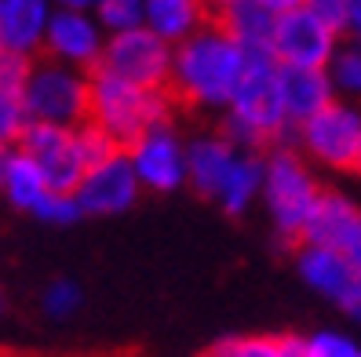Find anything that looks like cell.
I'll return each instance as SVG.
<instances>
[{
  "label": "cell",
  "instance_id": "1",
  "mask_svg": "<svg viewBox=\"0 0 361 357\" xmlns=\"http://www.w3.org/2000/svg\"><path fill=\"white\" fill-rule=\"evenodd\" d=\"M248 66V51L219 18L176 44L168 95L186 110H226Z\"/></svg>",
  "mask_w": 361,
  "mask_h": 357
},
{
  "label": "cell",
  "instance_id": "2",
  "mask_svg": "<svg viewBox=\"0 0 361 357\" xmlns=\"http://www.w3.org/2000/svg\"><path fill=\"white\" fill-rule=\"evenodd\" d=\"M292 128L281 99V62L270 51L248 55L245 77L226 106L223 135L233 139L241 150L252 146H278V139Z\"/></svg>",
  "mask_w": 361,
  "mask_h": 357
},
{
  "label": "cell",
  "instance_id": "3",
  "mask_svg": "<svg viewBox=\"0 0 361 357\" xmlns=\"http://www.w3.org/2000/svg\"><path fill=\"white\" fill-rule=\"evenodd\" d=\"M172 106H176V99L168 95V88H142V84H132L106 70H92L88 124L102 128L124 150L142 132H150L154 124L172 117Z\"/></svg>",
  "mask_w": 361,
  "mask_h": 357
},
{
  "label": "cell",
  "instance_id": "4",
  "mask_svg": "<svg viewBox=\"0 0 361 357\" xmlns=\"http://www.w3.org/2000/svg\"><path fill=\"white\" fill-rule=\"evenodd\" d=\"M322 194L325 190L317 186L310 164L300 150L270 146V154L263 157V201L281 241H303V230Z\"/></svg>",
  "mask_w": 361,
  "mask_h": 357
},
{
  "label": "cell",
  "instance_id": "5",
  "mask_svg": "<svg viewBox=\"0 0 361 357\" xmlns=\"http://www.w3.org/2000/svg\"><path fill=\"white\" fill-rule=\"evenodd\" d=\"M23 99H26L30 120L80 128V124H88V110H92V73L48 55L33 58Z\"/></svg>",
  "mask_w": 361,
  "mask_h": 357
},
{
  "label": "cell",
  "instance_id": "6",
  "mask_svg": "<svg viewBox=\"0 0 361 357\" xmlns=\"http://www.w3.org/2000/svg\"><path fill=\"white\" fill-rule=\"evenodd\" d=\"M300 154L332 172H361V110L354 102H329L295 128Z\"/></svg>",
  "mask_w": 361,
  "mask_h": 357
},
{
  "label": "cell",
  "instance_id": "7",
  "mask_svg": "<svg viewBox=\"0 0 361 357\" xmlns=\"http://www.w3.org/2000/svg\"><path fill=\"white\" fill-rule=\"evenodd\" d=\"M172 58H176V44H168L150 26H135V30L106 37V48H102V58L95 70L142 84V88H168Z\"/></svg>",
  "mask_w": 361,
  "mask_h": 357
},
{
  "label": "cell",
  "instance_id": "8",
  "mask_svg": "<svg viewBox=\"0 0 361 357\" xmlns=\"http://www.w3.org/2000/svg\"><path fill=\"white\" fill-rule=\"evenodd\" d=\"M23 150L40 172H44L51 190H62V194H73L84 172H88V161H84V150H80V135L77 128H62V124H30L23 142Z\"/></svg>",
  "mask_w": 361,
  "mask_h": 357
},
{
  "label": "cell",
  "instance_id": "9",
  "mask_svg": "<svg viewBox=\"0 0 361 357\" xmlns=\"http://www.w3.org/2000/svg\"><path fill=\"white\" fill-rule=\"evenodd\" d=\"M295 270H300L307 288H314L317 296H325L350 321L361 325V274L350 266L347 251L329 248V244H300Z\"/></svg>",
  "mask_w": 361,
  "mask_h": 357
},
{
  "label": "cell",
  "instance_id": "10",
  "mask_svg": "<svg viewBox=\"0 0 361 357\" xmlns=\"http://www.w3.org/2000/svg\"><path fill=\"white\" fill-rule=\"evenodd\" d=\"M336 48H339V33L332 26H325L307 4L278 15V26H274V58L281 66L329 70Z\"/></svg>",
  "mask_w": 361,
  "mask_h": 357
},
{
  "label": "cell",
  "instance_id": "11",
  "mask_svg": "<svg viewBox=\"0 0 361 357\" xmlns=\"http://www.w3.org/2000/svg\"><path fill=\"white\" fill-rule=\"evenodd\" d=\"M139 194H142V182L135 175L128 150H117L106 161L92 164L73 190L84 215H121L139 201Z\"/></svg>",
  "mask_w": 361,
  "mask_h": 357
},
{
  "label": "cell",
  "instance_id": "12",
  "mask_svg": "<svg viewBox=\"0 0 361 357\" xmlns=\"http://www.w3.org/2000/svg\"><path fill=\"white\" fill-rule=\"evenodd\" d=\"M128 157L135 164V175L142 182V190L172 194L186 182V146L176 135L172 120H161L150 132H142L128 146Z\"/></svg>",
  "mask_w": 361,
  "mask_h": 357
},
{
  "label": "cell",
  "instance_id": "13",
  "mask_svg": "<svg viewBox=\"0 0 361 357\" xmlns=\"http://www.w3.org/2000/svg\"><path fill=\"white\" fill-rule=\"evenodd\" d=\"M106 33L102 23L95 18V11H84V8H55L48 33H44V51L48 58H59L66 66L77 70H95L102 48H106Z\"/></svg>",
  "mask_w": 361,
  "mask_h": 357
},
{
  "label": "cell",
  "instance_id": "14",
  "mask_svg": "<svg viewBox=\"0 0 361 357\" xmlns=\"http://www.w3.org/2000/svg\"><path fill=\"white\" fill-rule=\"evenodd\" d=\"M238 157H241V146L233 139H226L223 132L219 135H197L186 146V182L201 197L216 201L226 175H230V168L238 164Z\"/></svg>",
  "mask_w": 361,
  "mask_h": 357
},
{
  "label": "cell",
  "instance_id": "15",
  "mask_svg": "<svg viewBox=\"0 0 361 357\" xmlns=\"http://www.w3.org/2000/svg\"><path fill=\"white\" fill-rule=\"evenodd\" d=\"M281 99H285L288 124L300 128L303 120H310L314 113H322L329 102H336V84H332L329 70L281 66Z\"/></svg>",
  "mask_w": 361,
  "mask_h": 357
},
{
  "label": "cell",
  "instance_id": "16",
  "mask_svg": "<svg viewBox=\"0 0 361 357\" xmlns=\"http://www.w3.org/2000/svg\"><path fill=\"white\" fill-rule=\"evenodd\" d=\"M361 230V204H354L347 194L325 190L317 208L310 212V223L303 230V244H329L343 251L354 234Z\"/></svg>",
  "mask_w": 361,
  "mask_h": 357
},
{
  "label": "cell",
  "instance_id": "17",
  "mask_svg": "<svg viewBox=\"0 0 361 357\" xmlns=\"http://www.w3.org/2000/svg\"><path fill=\"white\" fill-rule=\"evenodd\" d=\"M55 0H4L0 4V33H4V48L37 55L44 48V33L55 15Z\"/></svg>",
  "mask_w": 361,
  "mask_h": 357
},
{
  "label": "cell",
  "instance_id": "18",
  "mask_svg": "<svg viewBox=\"0 0 361 357\" xmlns=\"http://www.w3.org/2000/svg\"><path fill=\"white\" fill-rule=\"evenodd\" d=\"M216 18L241 40V48L248 55H263V51L274 55V26H278V11L267 8L263 0H238V4H230Z\"/></svg>",
  "mask_w": 361,
  "mask_h": 357
},
{
  "label": "cell",
  "instance_id": "19",
  "mask_svg": "<svg viewBox=\"0 0 361 357\" xmlns=\"http://www.w3.org/2000/svg\"><path fill=\"white\" fill-rule=\"evenodd\" d=\"M204 23H212V11L204 0H146V26L168 44H183Z\"/></svg>",
  "mask_w": 361,
  "mask_h": 357
},
{
  "label": "cell",
  "instance_id": "20",
  "mask_svg": "<svg viewBox=\"0 0 361 357\" xmlns=\"http://www.w3.org/2000/svg\"><path fill=\"white\" fill-rule=\"evenodd\" d=\"M0 194L8 197L11 208L33 215L37 208H40V201L51 194V186H48L44 172H40V168L15 146L11 157H8V172H4V182H0Z\"/></svg>",
  "mask_w": 361,
  "mask_h": 357
},
{
  "label": "cell",
  "instance_id": "21",
  "mask_svg": "<svg viewBox=\"0 0 361 357\" xmlns=\"http://www.w3.org/2000/svg\"><path fill=\"white\" fill-rule=\"evenodd\" d=\"M259 194H263V161L252 157L248 150H241L238 164L230 168V175H226L223 190L216 197V204L226 215H241V212H248V204Z\"/></svg>",
  "mask_w": 361,
  "mask_h": 357
},
{
  "label": "cell",
  "instance_id": "22",
  "mask_svg": "<svg viewBox=\"0 0 361 357\" xmlns=\"http://www.w3.org/2000/svg\"><path fill=\"white\" fill-rule=\"evenodd\" d=\"M329 77L336 84V95L361 99V40L339 44L332 62H329Z\"/></svg>",
  "mask_w": 361,
  "mask_h": 357
},
{
  "label": "cell",
  "instance_id": "23",
  "mask_svg": "<svg viewBox=\"0 0 361 357\" xmlns=\"http://www.w3.org/2000/svg\"><path fill=\"white\" fill-rule=\"evenodd\" d=\"M95 18L106 33H124L146 26V0H95Z\"/></svg>",
  "mask_w": 361,
  "mask_h": 357
},
{
  "label": "cell",
  "instance_id": "24",
  "mask_svg": "<svg viewBox=\"0 0 361 357\" xmlns=\"http://www.w3.org/2000/svg\"><path fill=\"white\" fill-rule=\"evenodd\" d=\"M30 110L23 92L15 88H0V146H18L30 128Z\"/></svg>",
  "mask_w": 361,
  "mask_h": 357
},
{
  "label": "cell",
  "instance_id": "25",
  "mask_svg": "<svg viewBox=\"0 0 361 357\" xmlns=\"http://www.w3.org/2000/svg\"><path fill=\"white\" fill-rule=\"evenodd\" d=\"M80 306H84V292H80V284L70 281V277L51 281V284L44 288V296H40V310H44L51 321H70Z\"/></svg>",
  "mask_w": 361,
  "mask_h": 357
},
{
  "label": "cell",
  "instance_id": "26",
  "mask_svg": "<svg viewBox=\"0 0 361 357\" xmlns=\"http://www.w3.org/2000/svg\"><path fill=\"white\" fill-rule=\"evenodd\" d=\"M226 357H285L281 353V335H245V339H226Z\"/></svg>",
  "mask_w": 361,
  "mask_h": 357
},
{
  "label": "cell",
  "instance_id": "27",
  "mask_svg": "<svg viewBox=\"0 0 361 357\" xmlns=\"http://www.w3.org/2000/svg\"><path fill=\"white\" fill-rule=\"evenodd\" d=\"M30 70H33V55L11 51V48L0 51V88L23 92V88H26V80H30Z\"/></svg>",
  "mask_w": 361,
  "mask_h": 357
},
{
  "label": "cell",
  "instance_id": "28",
  "mask_svg": "<svg viewBox=\"0 0 361 357\" xmlns=\"http://www.w3.org/2000/svg\"><path fill=\"white\" fill-rule=\"evenodd\" d=\"M307 353L310 357H357L361 350L354 346V339L339 332H314L307 335Z\"/></svg>",
  "mask_w": 361,
  "mask_h": 357
},
{
  "label": "cell",
  "instance_id": "29",
  "mask_svg": "<svg viewBox=\"0 0 361 357\" xmlns=\"http://www.w3.org/2000/svg\"><path fill=\"white\" fill-rule=\"evenodd\" d=\"M303 4L322 18L325 26H332L339 37L347 33V23H350V0H303Z\"/></svg>",
  "mask_w": 361,
  "mask_h": 357
},
{
  "label": "cell",
  "instance_id": "30",
  "mask_svg": "<svg viewBox=\"0 0 361 357\" xmlns=\"http://www.w3.org/2000/svg\"><path fill=\"white\" fill-rule=\"evenodd\" d=\"M281 353L285 357H310L307 353V339H300V335H281Z\"/></svg>",
  "mask_w": 361,
  "mask_h": 357
},
{
  "label": "cell",
  "instance_id": "31",
  "mask_svg": "<svg viewBox=\"0 0 361 357\" xmlns=\"http://www.w3.org/2000/svg\"><path fill=\"white\" fill-rule=\"evenodd\" d=\"M347 33L354 40H361V0H350V23H347Z\"/></svg>",
  "mask_w": 361,
  "mask_h": 357
},
{
  "label": "cell",
  "instance_id": "32",
  "mask_svg": "<svg viewBox=\"0 0 361 357\" xmlns=\"http://www.w3.org/2000/svg\"><path fill=\"white\" fill-rule=\"evenodd\" d=\"M347 251V259H350V266L357 270V274H361V230H357V234H354V241L343 248Z\"/></svg>",
  "mask_w": 361,
  "mask_h": 357
},
{
  "label": "cell",
  "instance_id": "33",
  "mask_svg": "<svg viewBox=\"0 0 361 357\" xmlns=\"http://www.w3.org/2000/svg\"><path fill=\"white\" fill-rule=\"evenodd\" d=\"M263 4H267V8H274V11L281 15V11H292V8H300L303 0H263Z\"/></svg>",
  "mask_w": 361,
  "mask_h": 357
},
{
  "label": "cell",
  "instance_id": "34",
  "mask_svg": "<svg viewBox=\"0 0 361 357\" xmlns=\"http://www.w3.org/2000/svg\"><path fill=\"white\" fill-rule=\"evenodd\" d=\"M230 4H238V0H204V8H208V11H212V18H216V15H219V11H226V8H230Z\"/></svg>",
  "mask_w": 361,
  "mask_h": 357
},
{
  "label": "cell",
  "instance_id": "35",
  "mask_svg": "<svg viewBox=\"0 0 361 357\" xmlns=\"http://www.w3.org/2000/svg\"><path fill=\"white\" fill-rule=\"evenodd\" d=\"M59 8H84V11H92L95 8V0H55Z\"/></svg>",
  "mask_w": 361,
  "mask_h": 357
},
{
  "label": "cell",
  "instance_id": "36",
  "mask_svg": "<svg viewBox=\"0 0 361 357\" xmlns=\"http://www.w3.org/2000/svg\"><path fill=\"white\" fill-rule=\"evenodd\" d=\"M15 146H0V182H4V172H8V157H11Z\"/></svg>",
  "mask_w": 361,
  "mask_h": 357
},
{
  "label": "cell",
  "instance_id": "37",
  "mask_svg": "<svg viewBox=\"0 0 361 357\" xmlns=\"http://www.w3.org/2000/svg\"><path fill=\"white\" fill-rule=\"evenodd\" d=\"M201 357H226V350H223V343H219L216 350H208V353H201Z\"/></svg>",
  "mask_w": 361,
  "mask_h": 357
},
{
  "label": "cell",
  "instance_id": "38",
  "mask_svg": "<svg viewBox=\"0 0 361 357\" xmlns=\"http://www.w3.org/2000/svg\"><path fill=\"white\" fill-rule=\"evenodd\" d=\"M4 310H8V303H4V296H0V318H4Z\"/></svg>",
  "mask_w": 361,
  "mask_h": 357
},
{
  "label": "cell",
  "instance_id": "39",
  "mask_svg": "<svg viewBox=\"0 0 361 357\" xmlns=\"http://www.w3.org/2000/svg\"><path fill=\"white\" fill-rule=\"evenodd\" d=\"M0 51H4V33H0Z\"/></svg>",
  "mask_w": 361,
  "mask_h": 357
},
{
  "label": "cell",
  "instance_id": "40",
  "mask_svg": "<svg viewBox=\"0 0 361 357\" xmlns=\"http://www.w3.org/2000/svg\"><path fill=\"white\" fill-rule=\"evenodd\" d=\"M0 4H4V0H0Z\"/></svg>",
  "mask_w": 361,
  "mask_h": 357
},
{
  "label": "cell",
  "instance_id": "41",
  "mask_svg": "<svg viewBox=\"0 0 361 357\" xmlns=\"http://www.w3.org/2000/svg\"><path fill=\"white\" fill-rule=\"evenodd\" d=\"M357 357H361V353H357Z\"/></svg>",
  "mask_w": 361,
  "mask_h": 357
}]
</instances>
